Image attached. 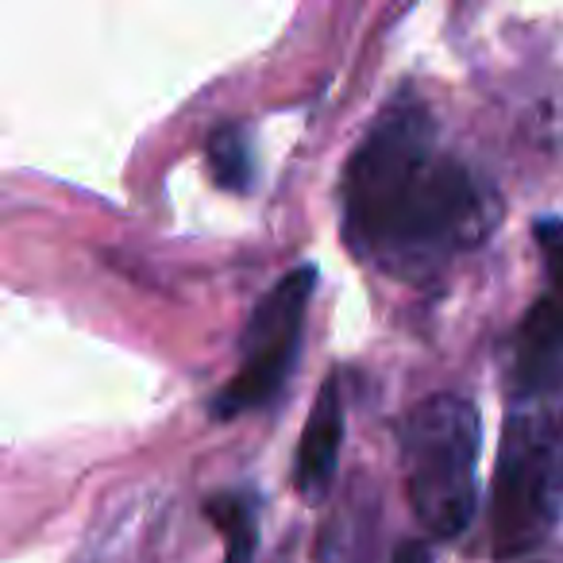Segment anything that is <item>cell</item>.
<instances>
[{
  "mask_svg": "<svg viewBox=\"0 0 563 563\" xmlns=\"http://www.w3.org/2000/svg\"><path fill=\"white\" fill-rule=\"evenodd\" d=\"M501 197L452 147L413 89H398L340 174V235L363 266L398 282H432L483 247Z\"/></svg>",
  "mask_w": 563,
  "mask_h": 563,
  "instance_id": "obj_1",
  "label": "cell"
},
{
  "mask_svg": "<svg viewBox=\"0 0 563 563\" xmlns=\"http://www.w3.org/2000/svg\"><path fill=\"white\" fill-rule=\"evenodd\" d=\"M563 517V386L509 394L490 486V552L532 555Z\"/></svg>",
  "mask_w": 563,
  "mask_h": 563,
  "instance_id": "obj_2",
  "label": "cell"
},
{
  "mask_svg": "<svg viewBox=\"0 0 563 563\" xmlns=\"http://www.w3.org/2000/svg\"><path fill=\"white\" fill-rule=\"evenodd\" d=\"M483 421L471 398L432 394L398 421V455L406 498L432 540H455L478 509Z\"/></svg>",
  "mask_w": 563,
  "mask_h": 563,
  "instance_id": "obj_3",
  "label": "cell"
},
{
  "mask_svg": "<svg viewBox=\"0 0 563 563\" xmlns=\"http://www.w3.org/2000/svg\"><path fill=\"white\" fill-rule=\"evenodd\" d=\"M317 266L301 263L282 274L258 298L255 313L243 329L240 363H235L232 378L212 394V421H235L243 413H258L286 390L301 352V332H306Z\"/></svg>",
  "mask_w": 563,
  "mask_h": 563,
  "instance_id": "obj_4",
  "label": "cell"
},
{
  "mask_svg": "<svg viewBox=\"0 0 563 563\" xmlns=\"http://www.w3.org/2000/svg\"><path fill=\"white\" fill-rule=\"evenodd\" d=\"M540 255V294L521 317L509 347V394L563 386V220L540 217L532 224Z\"/></svg>",
  "mask_w": 563,
  "mask_h": 563,
  "instance_id": "obj_5",
  "label": "cell"
},
{
  "mask_svg": "<svg viewBox=\"0 0 563 563\" xmlns=\"http://www.w3.org/2000/svg\"><path fill=\"white\" fill-rule=\"evenodd\" d=\"M340 448H344V390H340V378L329 375L306 417L298 452H294V490L301 501H321L329 494Z\"/></svg>",
  "mask_w": 563,
  "mask_h": 563,
  "instance_id": "obj_6",
  "label": "cell"
},
{
  "mask_svg": "<svg viewBox=\"0 0 563 563\" xmlns=\"http://www.w3.org/2000/svg\"><path fill=\"white\" fill-rule=\"evenodd\" d=\"M205 514L224 540V563H255L258 498L255 490H220L205 501Z\"/></svg>",
  "mask_w": 563,
  "mask_h": 563,
  "instance_id": "obj_7",
  "label": "cell"
},
{
  "mask_svg": "<svg viewBox=\"0 0 563 563\" xmlns=\"http://www.w3.org/2000/svg\"><path fill=\"white\" fill-rule=\"evenodd\" d=\"M209 170L220 189L228 194H247L255 181V158H251L243 128L224 124L209 135Z\"/></svg>",
  "mask_w": 563,
  "mask_h": 563,
  "instance_id": "obj_8",
  "label": "cell"
},
{
  "mask_svg": "<svg viewBox=\"0 0 563 563\" xmlns=\"http://www.w3.org/2000/svg\"><path fill=\"white\" fill-rule=\"evenodd\" d=\"M390 563H432V552H429V544H421V540H406V544L394 552Z\"/></svg>",
  "mask_w": 563,
  "mask_h": 563,
  "instance_id": "obj_9",
  "label": "cell"
},
{
  "mask_svg": "<svg viewBox=\"0 0 563 563\" xmlns=\"http://www.w3.org/2000/svg\"><path fill=\"white\" fill-rule=\"evenodd\" d=\"M529 563H555V560H529ZM563 563V560H560Z\"/></svg>",
  "mask_w": 563,
  "mask_h": 563,
  "instance_id": "obj_10",
  "label": "cell"
}]
</instances>
